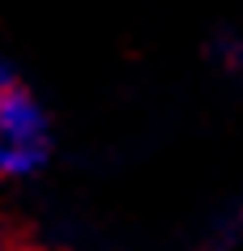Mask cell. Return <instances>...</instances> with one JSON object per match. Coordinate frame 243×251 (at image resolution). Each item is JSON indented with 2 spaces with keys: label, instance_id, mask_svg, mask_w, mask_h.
<instances>
[{
  "label": "cell",
  "instance_id": "obj_5",
  "mask_svg": "<svg viewBox=\"0 0 243 251\" xmlns=\"http://www.w3.org/2000/svg\"><path fill=\"white\" fill-rule=\"evenodd\" d=\"M0 251H22V247H17V243H9V238H4V230H0Z\"/></svg>",
  "mask_w": 243,
  "mask_h": 251
},
{
  "label": "cell",
  "instance_id": "obj_1",
  "mask_svg": "<svg viewBox=\"0 0 243 251\" xmlns=\"http://www.w3.org/2000/svg\"><path fill=\"white\" fill-rule=\"evenodd\" d=\"M0 145L47 149V111L22 81L0 94Z\"/></svg>",
  "mask_w": 243,
  "mask_h": 251
},
{
  "label": "cell",
  "instance_id": "obj_2",
  "mask_svg": "<svg viewBox=\"0 0 243 251\" xmlns=\"http://www.w3.org/2000/svg\"><path fill=\"white\" fill-rule=\"evenodd\" d=\"M52 149H26V145H0V179H30L47 166Z\"/></svg>",
  "mask_w": 243,
  "mask_h": 251
},
{
  "label": "cell",
  "instance_id": "obj_3",
  "mask_svg": "<svg viewBox=\"0 0 243 251\" xmlns=\"http://www.w3.org/2000/svg\"><path fill=\"white\" fill-rule=\"evenodd\" d=\"M214 55H217V64L226 68V73L243 77V34H222L214 43Z\"/></svg>",
  "mask_w": 243,
  "mask_h": 251
},
{
  "label": "cell",
  "instance_id": "obj_4",
  "mask_svg": "<svg viewBox=\"0 0 243 251\" xmlns=\"http://www.w3.org/2000/svg\"><path fill=\"white\" fill-rule=\"evenodd\" d=\"M9 85H17V68L9 64V60H4V55H0V94L9 90Z\"/></svg>",
  "mask_w": 243,
  "mask_h": 251
}]
</instances>
